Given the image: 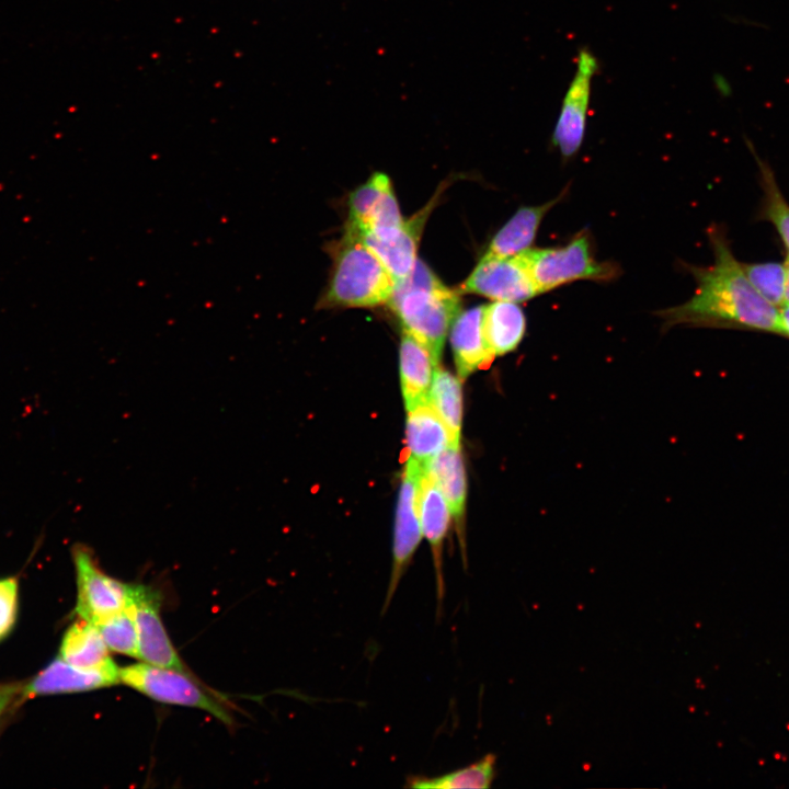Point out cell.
<instances>
[{
	"label": "cell",
	"mask_w": 789,
	"mask_h": 789,
	"mask_svg": "<svg viewBox=\"0 0 789 789\" xmlns=\"http://www.w3.org/2000/svg\"><path fill=\"white\" fill-rule=\"evenodd\" d=\"M119 682L153 700L205 710L226 724L232 716L219 697L186 672L149 663L132 664L118 670Z\"/></svg>",
	"instance_id": "cell-5"
},
{
	"label": "cell",
	"mask_w": 789,
	"mask_h": 789,
	"mask_svg": "<svg viewBox=\"0 0 789 789\" xmlns=\"http://www.w3.org/2000/svg\"><path fill=\"white\" fill-rule=\"evenodd\" d=\"M116 664L99 670H82L57 658L44 670L34 676L27 684H23L20 693L21 699L42 695L81 693L119 683Z\"/></svg>",
	"instance_id": "cell-12"
},
{
	"label": "cell",
	"mask_w": 789,
	"mask_h": 789,
	"mask_svg": "<svg viewBox=\"0 0 789 789\" xmlns=\"http://www.w3.org/2000/svg\"><path fill=\"white\" fill-rule=\"evenodd\" d=\"M388 304L403 330L424 344L438 364L449 328L460 311L458 291L442 282L415 287L395 282Z\"/></svg>",
	"instance_id": "cell-3"
},
{
	"label": "cell",
	"mask_w": 789,
	"mask_h": 789,
	"mask_svg": "<svg viewBox=\"0 0 789 789\" xmlns=\"http://www.w3.org/2000/svg\"><path fill=\"white\" fill-rule=\"evenodd\" d=\"M407 412L405 443L409 458L424 465L449 445H459L428 401Z\"/></svg>",
	"instance_id": "cell-18"
},
{
	"label": "cell",
	"mask_w": 789,
	"mask_h": 789,
	"mask_svg": "<svg viewBox=\"0 0 789 789\" xmlns=\"http://www.w3.org/2000/svg\"><path fill=\"white\" fill-rule=\"evenodd\" d=\"M428 402L459 444L462 420V390L459 377L448 370L435 368L428 392Z\"/></svg>",
	"instance_id": "cell-22"
},
{
	"label": "cell",
	"mask_w": 789,
	"mask_h": 789,
	"mask_svg": "<svg viewBox=\"0 0 789 789\" xmlns=\"http://www.w3.org/2000/svg\"><path fill=\"white\" fill-rule=\"evenodd\" d=\"M424 473L438 487L446 499L450 514L458 525L462 559L466 548L462 519L467 498V480L459 445H449L423 465Z\"/></svg>",
	"instance_id": "cell-15"
},
{
	"label": "cell",
	"mask_w": 789,
	"mask_h": 789,
	"mask_svg": "<svg viewBox=\"0 0 789 789\" xmlns=\"http://www.w3.org/2000/svg\"><path fill=\"white\" fill-rule=\"evenodd\" d=\"M742 268L753 287L776 307L785 305V266L780 263L744 264Z\"/></svg>",
	"instance_id": "cell-25"
},
{
	"label": "cell",
	"mask_w": 789,
	"mask_h": 789,
	"mask_svg": "<svg viewBox=\"0 0 789 789\" xmlns=\"http://www.w3.org/2000/svg\"><path fill=\"white\" fill-rule=\"evenodd\" d=\"M437 365L427 347L403 330L399 348V369L407 411L428 401Z\"/></svg>",
	"instance_id": "cell-17"
},
{
	"label": "cell",
	"mask_w": 789,
	"mask_h": 789,
	"mask_svg": "<svg viewBox=\"0 0 789 789\" xmlns=\"http://www.w3.org/2000/svg\"><path fill=\"white\" fill-rule=\"evenodd\" d=\"M419 516L422 535L430 542L432 550L438 617L442 614L443 599L445 596L443 545L449 527L450 510L443 493L424 473V470L419 489Z\"/></svg>",
	"instance_id": "cell-13"
},
{
	"label": "cell",
	"mask_w": 789,
	"mask_h": 789,
	"mask_svg": "<svg viewBox=\"0 0 789 789\" xmlns=\"http://www.w3.org/2000/svg\"><path fill=\"white\" fill-rule=\"evenodd\" d=\"M460 291L517 304L539 295L517 255L496 258L483 254L460 286Z\"/></svg>",
	"instance_id": "cell-10"
},
{
	"label": "cell",
	"mask_w": 789,
	"mask_h": 789,
	"mask_svg": "<svg viewBox=\"0 0 789 789\" xmlns=\"http://www.w3.org/2000/svg\"><path fill=\"white\" fill-rule=\"evenodd\" d=\"M517 256L539 295L576 281L609 282L620 274L617 264L595 259L586 232L561 247L530 248Z\"/></svg>",
	"instance_id": "cell-4"
},
{
	"label": "cell",
	"mask_w": 789,
	"mask_h": 789,
	"mask_svg": "<svg viewBox=\"0 0 789 789\" xmlns=\"http://www.w3.org/2000/svg\"><path fill=\"white\" fill-rule=\"evenodd\" d=\"M781 307L782 309L780 310V316L784 327V333H787L789 335V304H785Z\"/></svg>",
	"instance_id": "cell-29"
},
{
	"label": "cell",
	"mask_w": 789,
	"mask_h": 789,
	"mask_svg": "<svg viewBox=\"0 0 789 789\" xmlns=\"http://www.w3.org/2000/svg\"><path fill=\"white\" fill-rule=\"evenodd\" d=\"M395 278L375 253L346 229L335 253L321 307L367 308L388 304Z\"/></svg>",
	"instance_id": "cell-2"
},
{
	"label": "cell",
	"mask_w": 789,
	"mask_h": 789,
	"mask_svg": "<svg viewBox=\"0 0 789 789\" xmlns=\"http://www.w3.org/2000/svg\"><path fill=\"white\" fill-rule=\"evenodd\" d=\"M785 266V274H786V281H785V304H789V254L786 259V262L784 264Z\"/></svg>",
	"instance_id": "cell-30"
},
{
	"label": "cell",
	"mask_w": 789,
	"mask_h": 789,
	"mask_svg": "<svg viewBox=\"0 0 789 789\" xmlns=\"http://www.w3.org/2000/svg\"><path fill=\"white\" fill-rule=\"evenodd\" d=\"M23 684L21 683H5L0 684V717L4 713L12 701L20 696Z\"/></svg>",
	"instance_id": "cell-28"
},
{
	"label": "cell",
	"mask_w": 789,
	"mask_h": 789,
	"mask_svg": "<svg viewBox=\"0 0 789 789\" xmlns=\"http://www.w3.org/2000/svg\"><path fill=\"white\" fill-rule=\"evenodd\" d=\"M433 202L428 203L413 217L404 220L403 225L388 231L374 233L353 231L381 261L396 281L404 278L414 267L418 256V245L422 229L432 209Z\"/></svg>",
	"instance_id": "cell-11"
},
{
	"label": "cell",
	"mask_w": 789,
	"mask_h": 789,
	"mask_svg": "<svg viewBox=\"0 0 789 789\" xmlns=\"http://www.w3.org/2000/svg\"><path fill=\"white\" fill-rule=\"evenodd\" d=\"M764 196V215L781 237L789 253V204L782 196L770 168L758 160Z\"/></svg>",
	"instance_id": "cell-26"
},
{
	"label": "cell",
	"mask_w": 789,
	"mask_h": 789,
	"mask_svg": "<svg viewBox=\"0 0 789 789\" xmlns=\"http://www.w3.org/2000/svg\"><path fill=\"white\" fill-rule=\"evenodd\" d=\"M127 590L126 607L136 624L139 659L156 666L186 672L162 624L158 591L144 584H128Z\"/></svg>",
	"instance_id": "cell-9"
},
{
	"label": "cell",
	"mask_w": 789,
	"mask_h": 789,
	"mask_svg": "<svg viewBox=\"0 0 789 789\" xmlns=\"http://www.w3.org/2000/svg\"><path fill=\"white\" fill-rule=\"evenodd\" d=\"M59 658L82 670H99L115 664L98 627L82 619L71 625L62 636Z\"/></svg>",
	"instance_id": "cell-20"
},
{
	"label": "cell",
	"mask_w": 789,
	"mask_h": 789,
	"mask_svg": "<svg viewBox=\"0 0 789 789\" xmlns=\"http://www.w3.org/2000/svg\"><path fill=\"white\" fill-rule=\"evenodd\" d=\"M526 327V316L517 302L494 300L483 306L484 334L495 356L516 350Z\"/></svg>",
	"instance_id": "cell-19"
},
{
	"label": "cell",
	"mask_w": 789,
	"mask_h": 789,
	"mask_svg": "<svg viewBox=\"0 0 789 789\" xmlns=\"http://www.w3.org/2000/svg\"><path fill=\"white\" fill-rule=\"evenodd\" d=\"M709 237L713 263L709 266L687 265L696 281V289L684 304L658 311L664 325L734 324L784 333L780 311L750 283L724 236L716 229Z\"/></svg>",
	"instance_id": "cell-1"
},
{
	"label": "cell",
	"mask_w": 789,
	"mask_h": 789,
	"mask_svg": "<svg viewBox=\"0 0 789 789\" xmlns=\"http://www.w3.org/2000/svg\"><path fill=\"white\" fill-rule=\"evenodd\" d=\"M422 473L423 465L408 458L398 494L392 567L381 615L387 613L423 536L419 516V489Z\"/></svg>",
	"instance_id": "cell-6"
},
{
	"label": "cell",
	"mask_w": 789,
	"mask_h": 789,
	"mask_svg": "<svg viewBox=\"0 0 789 789\" xmlns=\"http://www.w3.org/2000/svg\"><path fill=\"white\" fill-rule=\"evenodd\" d=\"M450 345L461 380L491 364L495 355L484 334L483 306L458 313L451 324Z\"/></svg>",
	"instance_id": "cell-14"
},
{
	"label": "cell",
	"mask_w": 789,
	"mask_h": 789,
	"mask_svg": "<svg viewBox=\"0 0 789 789\" xmlns=\"http://www.w3.org/2000/svg\"><path fill=\"white\" fill-rule=\"evenodd\" d=\"M72 560L78 587L76 614L80 619L96 626L126 607L128 584L104 573L88 547L76 545Z\"/></svg>",
	"instance_id": "cell-7"
},
{
	"label": "cell",
	"mask_w": 789,
	"mask_h": 789,
	"mask_svg": "<svg viewBox=\"0 0 789 789\" xmlns=\"http://www.w3.org/2000/svg\"><path fill=\"white\" fill-rule=\"evenodd\" d=\"M716 81L720 92L725 95L730 93V85L724 78L716 79Z\"/></svg>",
	"instance_id": "cell-31"
},
{
	"label": "cell",
	"mask_w": 789,
	"mask_h": 789,
	"mask_svg": "<svg viewBox=\"0 0 789 789\" xmlns=\"http://www.w3.org/2000/svg\"><path fill=\"white\" fill-rule=\"evenodd\" d=\"M19 584L15 578L0 579V641L15 625L19 603Z\"/></svg>",
	"instance_id": "cell-27"
},
{
	"label": "cell",
	"mask_w": 789,
	"mask_h": 789,
	"mask_svg": "<svg viewBox=\"0 0 789 789\" xmlns=\"http://www.w3.org/2000/svg\"><path fill=\"white\" fill-rule=\"evenodd\" d=\"M392 184L389 178L380 172L374 173L365 183L356 187L348 199V226L362 228L376 210Z\"/></svg>",
	"instance_id": "cell-23"
},
{
	"label": "cell",
	"mask_w": 789,
	"mask_h": 789,
	"mask_svg": "<svg viewBox=\"0 0 789 789\" xmlns=\"http://www.w3.org/2000/svg\"><path fill=\"white\" fill-rule=\"evenodd\" d=\"M564 194L561 192L556 198L540 205L518 208L493 236L484 255L512 258L533 248L541 221Z\"/></svg>",
	"instance_id": "cell-16"
},
{
	"label": "cell",
	"mask_w": 789,
	"mask_h": 789,
	"mask_svg": "<svg viewBox=\"0 0 789 789\" xmlns=\"http://www.w3.org/2000/svg\"><path fill=\"white\" fill-rule=\"evenodd\" d=\"M496 756L487 754L484 757L466 767L436 776H411L405 787L418 789H456L489 788L495 777Z\"/></svg>",
	"instance_id": "cell-21"
},
{
	"label": "cell",
	"mask_w": 789,
	"mask_h": 789,
	"mask_svg": "<svg viewBox=\"0 0 789 789\" xmlns=\"http://www.w3.org/2000/svg\"><path fill=\"white\" fill-rule=\"evenodd\" d=\"M96 627L110 650L139 658L136 624L127 607Z\"/></svg>",
	"instance_id": "cell-24"
},
{
	"label": "cell",
	"mask_w": 789,
	"mask_h": 789,
	"mask_svg": "<svg viewBox=\"0 0 789 789\" xmlns=\"http://www.w3.org/2000/svg\"><path fill=\"white\" fill-rule=\"evenodd\" d=\"M598 61L588 48L579 52L575 73L563 96L560 113L552 132L551 142L563 159L580 150L586 129L592 80Z\"/></svg>",
	"instance_id": "cell-8"
}]
</instances>
